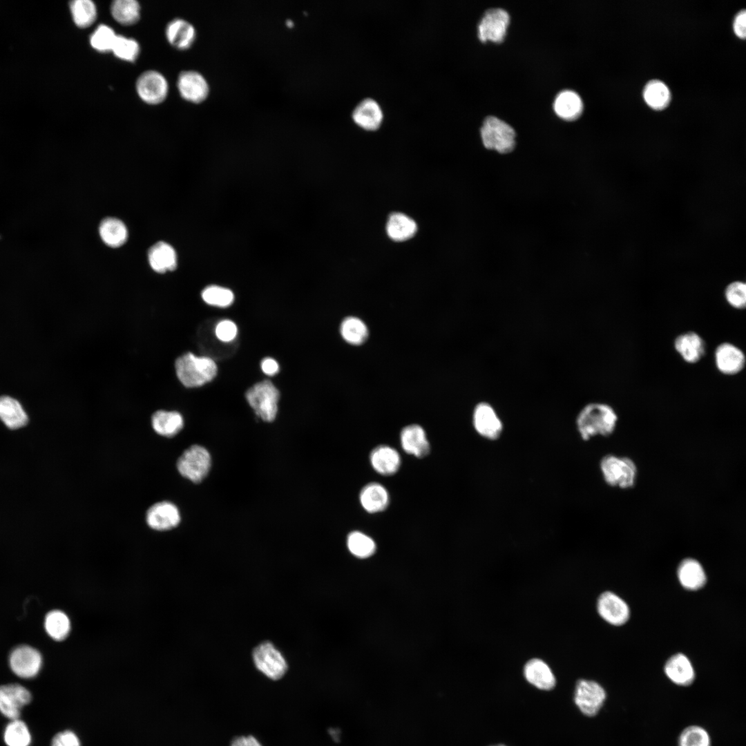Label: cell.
<instances>
[{
    "label": "cell",
    "mask_w": 746,
    "mask_h": 746,
    "mask_svg": "<svg viewBox=\"0 0 746 746\" xmlns=\"http://www.w3.org/2000/svg\"><path fill=\"white\" fill-rule=\"evenodd\" d=\"M746 12L745 10L739 11L733 23L734 33L739 38L745 39L746 36Z\"/></svg>",
    "instance_id": "47"
},
{
    "label": "cell",
    "mask_w": 746,
    "mask_h": 746,
    "mask_svg": "<svg viewBox=\"0 0 746 746\" xmlns=\"http://www.w3.org/2000/svg\"><path fill=\"white\" fill-rule=\"evenodd\" d=\"M175 366L178 379L187 388L200 387L210 382L218 372L213 359L189 352L178 358Z\"/></svg>",
    "instance_id": "2"
},
{
    "label": "cell",
    "mask_w": 746,
    "mask_h": 746,
    "mask_svg": "<svg viewBox=\"0 0 746 746\" xmlns=\"http://www.w3.org/2000/svg\"><path fill=\"white\" fill-rule=\"evenodd\" d=\"M111 51L121 59L133 61L138 56L140 47L135 40L117 35Z\"/></svg>",
    "instance_id": "42"
},
{
    "label": "cell",
    "mask_w": 746,
    "mask_h": 746,
    "mask_svg": "<svg viewBox=\"0 0 746 746\" xmlns=\"http://www.w3.org/2000/svg\"><path fill=\"white\" fill-rule=\"evenodd\" d=\"M574 702L582 714L588 717L595 716L602 708L606 693L597 682L588 679H579L575 682Z\"/></svg>",
    "instance_id": "7"
},
{
    "label": "cell",
    "mask_w": 746,
    "mask_h": 746,
    "mask_svg": "<svg viewBox=\"0 0 746 746\" xmlns=\"http://www.w3.org/2000/svg\"><path fill=\"white\" fill-rule=\"evenodd\" d=\"M3 739L8 746H29L31 734L26 724L18 718L11 720L6 727Z\"/></svg>",
    "instance_id": "38"
},
{
    "label": "cell",
    "mask_w": 746,
    "mask_h": 746,
    "mask_svg": "<svg viewBox=\"0 0 746 746\" xmlns=\"http://www.w3.org/2000/svg\"><path fill=\"white\" fill-rule=\"evenodd\" d=\"M664 671L667 678L678 686H689L695 679V672L689 660L682 653L671 656L666 662Z\"/></svg>",
    "instance_id": "22"
},
{
    "label": "cell",
    "mask_w": 746,
    "mask_h": 746,
    "mask_svg": "<svg viewBox=\"0 0 746 746\" xmlns=\"http://www.w3.org/2000/svg\"><path fill=\"white\" fill-rule=\"evenodd\" d=\"M485 148L506 154L515 146L516 133L514 128L505 121L493 115L486 117L480 128Z\"/></svg>",
    "instance_id": "4"
},
{
    "label": "cell",
    "mask_w": 746,
    "mask_h": 746,
    "mask_svg": "<svg viewBox=\"0 0 746 746\" xmlns=\"http://www.w3.org/2000/svg\"><path fill=\"white\" fill-rule=\"evenodd\" d=\"M51 746H81L77 735L69 730L57 734L52 738Z\"/></svg>",
    "instance_id": "46"
},
{
    "label": "cell",
    "mask_w": 746,
    "mask_h": 746,
    "mask_svg": "<svg viewBox=\"0 0 746 746\" xmlns=\"http://www.w3.org/2000/svg\"><path fill=\"white\" fill-rule=\"evenodd\" d=\"M678 577L682 586L691 591L702 588L707 581L702 566L692 558L685 559L680 563Z\"/></svg>",
    "instance_id": "27"
},
{
    "label": "cell",
    "mask_w": 746,
    "mask_h": 746,
    "mask_svg": "<svg viewBox=\"0 0 746 746\" xmlns=\"http://www.w3.org/2000/svg\"><path fill=\"white\" fill-rule=\"evenodd\" d=\"M262 372L269 376H274L279 371L278 362L272 358H265L261 361Z\"/></svg>",
    "instance_id": "48"
},
{
    "label": "cell",
    "mask_w": 746,
    "mask_h": 746,
    "mask_svg": "<svg viewBox=\"0 0 746 746\" xmlns=\"http://www.w3.org/2000/svg\"><path fill=\"white\" fill-rule=\"evenodd\" d=\"M352 117L359 126L367 130H375L380 126L383 114L377 101L367 97L354 107Z\"/></svg>",
    "instance_id": "21"
},
{
    "label": "cell",
    "mask_w": 746,
    "mask_h": 746,
    "mask_svg": "<svg viewBox=\"0 0 746 746\" xmlns=\"http://www.w3.org/2000/svg\"><path fill=\"white\" fill-rule=\"evenodd\" d=\"M0 419L10 429H18L28 422V416L16 399L3 396L0 397Z\"/></svg>",
    "instance_id": "30"
},
{
    "label": "cell",
    "mask_w": 746,
    "mask_h": 746,
    "mask_svg": "<svg viewBox=\"0 0 746 746\" xmlns=\"http://www.w3.org/2000/svg\"><path fill=\"white\" fill-rule=\"evenodd\" d=\"M246 399L256 414L266 422L273 421L278 412L280 393L268 380L259 382L246 392Z\"/></svg>",
    "instance_id": "5"
},
{
    "label": "cell",
    "mask_w": 746,
    "mask_h": 746,
    "mask_svg": "<svg viewBox=\"0 0 746 746\" xmlns=\"http://www.w3.org/2000/svg\"><path fill=\"white\" fill-rule=\"evenodd\" d=\"M202 298L206 303L218 307H227L234 300L233 293L230 289L217 285L204 289Z\"/></svg>",
    "instance_id": "41"
},
{
    "label": "cell",
    "mask_w": 746,
    "mask_h": 746,
    "mask_svg": "<svg viewBox=\"0 0 746 746\" xmlns=\"http://www.w3.org/2000/svg\"><path fill=\"white\" fill-rule=\"evenodd\" d=\"M523 676L530 685L539 690L551 691L556 686V677L552 668L540 658L534 657L525 662Z\"/></svg>",
    "instance_id": "16"
},
{
    "label": "cell",
    "mask_w": 746,
    "mask_h": 746,
    "mask_svg": "<svg viewBox=\"0 0 746 746\" xmlns=\"http://www.w3.org/2000/svg\"><path fill=\"white\" fill-rule=\"evenodd\" d=\"M491 746H506V745H504L503 744H498V745H491Z\"/></svg>",
    "instance_id": "51"
},
{
    "label": "cell",
    "mask_w": 746,
    "mask_h": 746,
    "mask_svg": "<svg viewBox=\"0 0 746 746\" xmlns=\"http://www.w3.org/2000/svg\"><path fill=\"white\" fill-rule=\"evenodd\" d=\"M727 303L734 309H744L746 306V285L742 281L729 283L724 291Z\"/></svg>",
    "instance_id": "44"
},
{
    "label": "cell",
    "mask_w": 746,
    "mask_h": 746,
    "mask_svg": "<svg viewBox=\"0 0 746 746\" xmlns=\"http://www.w3.org/2000/svg\"><path fill=\"white\" fill-rule=\"evenodd\" d=\"M178 87L182 97L194 103L204 101L209 95V87L205 78L193 70L184 71L178 79Z\"/></svg>",
    "instance_id": "19"
},
{
    "label": "cell",
    "mask_w": 746,
    "mask_h": 746,
    "mask_svg": "<svg viewBox=\"0 0 746 746\" xmlns=\"http://www.w3.org/2000/svg\"><path fill=\"white\" fill-rule=\"evenodd\" d=\"M553 108L560 117L567 121H573L581 115L583 111V102L576 92L566 89L557 95L553 103Z\"/></svg>",
    "instance_id": "25"
},
{
    "label": "cell",
    "mask_w": 746,
    "mask_h": 746,
    "mask_svg": "<svg viewBox=\"0 0 746 746\" xmlns=\"http://www.w3.org/2000/svg\"><path fill=\"white\" fill-rule=\"evenodd\" d=\"M137 93L145 102L156 104L166 97L168 85L165 78L156 71H147L140 76L136 84Z\"/></svg>",
    "instance_id": "17"
},
{
    "label": "cell",
    "mask_w": 746,
    "mask_h": 746,
    "mask_svg": "<svg viewBox=\"0 0 746 746\" xmlns=\"http://www.w3.org/2000/svg\"><path fill=\"white\" fill-rule=\"evenodd\" d=\"M176 466L183 477L198 484L203 481L210 471L211 455L204 447L193 445L179 457Z\"/></svg>",
    "instance_id": "6"
},
{
    "label": "cell",
    "mask_w": 746,
    "mask_h": 746,
    "mask_svg": "<svg viewBox=\"0 0 746 746\" xmlns=\"http://www.w3.org/2000/svg\"><path fill=\"white\" fill-rule=\"evenodd\" d=\"M99 231L103 242L113 248L124 245L128 238V231L125 224L115 218H104L99 224Z\"/></svg>",
    "instance_id": "31"
},
{
    "label": "cell",
    "mask_w": 746,
    "mask_h": 746,
    "mask_svg": "<svg viewBox=\"0 0 746 746\" xmlns=\"http://www.w3.org/2000/svg\"><path fill=\"white\" fill-rule=\"evenodd\" d=\"M216 337L222 342H231L238 334L236 325L230 320H222L218 323L215 329Z\"/></svg>",
    "instance_id": "45"
},
{
    "label": "cell",
    "mask_w": 746,
    "mask_h": 746,
    "mask_svg": "<svg viewBox=\"0 0 746 746\" xmlns=\"http://www.w3.org/2000/svg\"><path fill=\"white\" fill-rule=\"evenodd\" d=\"M140 5L135 0H116L111 5L113 17L124 25L137 22L140 18Z\"/></svg>",
    "instance_id": "37"
},
{
    "label": "cell",
    "mask_w": 746,
    "mask_h": 746,
    "mask_svg": "<svg viewBox=\"0 0 746 746\" xmlns=\"http://www.w3.org/2000/svg\"><path fill=\"white\" fill-rule=\"evenodd\" d=\"M417 229L415 222L401 213L391 214L386 227L388 235L395 241L408 240L415 234Z\"/></svg>",
    "instance_id": "32"
},
{
    "label": "cell",
    "mask_w": 746,
    "mask_h": 746,
    "mask_svg": "<svg viewBox=\"0 0 746 746\" xmlns=\"http://www.w3.org/2000/svg\"><path fill=\"white\" fill-rule=\"evenodd\" d=\"M340 332L347 343L354 345L363 343L368 337V329L365 323L355 316H349L343 319L341 324Z\"/></svg>",
    "instance_id": "35"
},
{
    "label": "cell",
    "mask_w": 746,
    "mask_h": 746,
    "mask_svg": "<svg viewBox=\"0 0 746 746\" xmlns=\"http://www.w3.org/2000/svg\"><path fill=\"white\" fill-rule=\"evenodd\" d=\"M643 97L645 102L653 109L662 110L668 106L671 93L668 86L662 81L653 79L644 88Z\"/></svg>",
    "instance_id": "33"
},
{
    "label": "cell",
    "mask_w": 746,
    "mask_h": 746,
    "mask_svg": "<svg viewBox=\"0 0 746 746\" xmlns=\"http://www.w3.org/2000/svg\"><path fill=\"white\" fill-rule=\"evenodd\" d=\"M714 362L717 370L721 374L734 376L744 369L746 358L740 347L731 343L723 342L716 347Z\"/></svg>",
    "instance_id": "14"
},
{
    "label": "cell",
    "mask_w": 746,
    "mask_h": 746,
    "mask_svg": "<svg viewBox=\"0 0 746 746\" xmlns=\"http://www.w3.org/2000/svg\"><path fill=\"white\" fill-rule=\"evenodd\" d=\"M400 441L403 450L416 457H424L430 452V445L425 432L419 425L412 424L403 428Z\"/></svg>",
    "instance_id": "20"
},
{
    "label": "cell",
    "mask_w": 746,
    "mask_h": 746,
    "mask_svg": "<svg viewBox=\"0 0 746 746\" xmlns=\"http://www.w3.org/2000/svg\"><path fill=\"white\" fill-rule=\"evenodd\" d=\"M359 499L365 510L370 513H376L387 508L389 504V495L383 486L372 482L362 488Z\"/></svg>",
    "instance_id": "26"
},
{
    "label": "cell",
    "mask_w": 746,
    "mask_h": 746,
    "mask_svg": "<svg viewBox=\"0 0 746 746\" xmlns=\"http://www.w3.org/2000/svg\"><path fill=\"white\" fill-rule=\"evenodd\" d=\"M286 23H287V26H289V27H291L293 26V24H294L293 21H291V20H287Z\"/></svg>",
    "instance_id": "50"
},
{
    "label": "cell",
    "mask_w": 746,
    "mask_h": 746,
    "mask_svg": "<svg viewBox=\"0 0 746 746\" xmlns=\"http://www.w3.org/2000/svg\"><path fill=\"white\" fill-rule=\"evenodd\" d=\"M678 746H711L709 732L703 727L690 725L684 728L678 739Z\"/></svg>",
    "instance_id": "40"
},
{
    "label": "cell",
    "mask_w": 746,
    "mask_h": 746,
    "mask_svg": "<svg viewBox=\"0 0 746 746\" xmlns=\"http://www.w3.org/2000/svg\"><path fill=\"white\" fill-rule=\"evenodd\" d=\"M181 521L178 508L172 502L162 501L150 506L146 513V522L152 529L158 531L171 530Z\"/></svg>",
    "instance_id": "13"
},
{
    "label": "cell",
    "mask_w": 746,
    "mask_h": 746,
    "mask_svg": "<svg viewBox=\"0 0 746 746\" xmlns=\"http://www.w3.org/2000/svg\"><path fill=\"white\" fill-rule=\"evenodd\" d=\"M169 43L179 49L189 48L195 38L194 27L188 21L178 19L171 21L166 30Z\"/></svg>",
    "instance_id": "29"
},
{
    "label": "cell",
    "mask_w": 746,
    "mask_h": 746,
    "mask_svg": "<svg viewBox=\"0 0 746 746\" xmlns=\"http://www.w3.org/2000/svg\"><path fill=\"white\" fill-rule=\"evenodd\" d=\"M148 260L151 268L160 274L173 271L177 267L176 252L165 242H158L149 249Z\"/></svg>",
    "instance_id": "24"
},
{
    "label": "cell",
    "mask_w": 746,
    "mask_h": 746,
    "mask_svg": "<svg viewBox=\"0 0 746 746\" xmlns=\"http://www.w3.org/2000/svg\"><path fill=\"white\" fill-rule=\"evenodd\" d=\"M347 546L349 551L358 558L369 557L376 551L374 541L361 531H352L348 535Z\"/></svg>",
    "instance_id": "36"
},
{
    "label": "cell",
    "mask_w": 746,
    "mask_h": 746,
    "mask_svg": "<svg viewBox=\"0 0 746 746\" xmlns=\"http://www.w3.org/2000/svg\"><path fill=\"white\" fill-rule=\"evenodd\" d=\"M9 664L12 672L22 678L36 676L42 664V657L35 648L21 645L15 648L9 656Z\"/></svg>",
    "instance_id": "10"
},
{
    "label": "cell",
    "mask_w": 746,
    "mask_h": 746,
    "mask_svg": "<svg viewBox=\"0 0 746 746\" xmlns=\"http://www.w3.org/2000/svg\"><path fill=\"white\" fill-rule=\"evenodd\" d=\"M44 627L48 635L55 640H64L70 631L68 615L60 610H53L45 617Z\"/></svg>",
    "instance_id": "34"
},
{
    "label": "cell",
    "mask_w": 746,
    "mask_h": 746,
    "mask_svg": "<svg viewBox=\"0 0 746 746\" xmlns=\"http://www.w3.org/2000/svg\"><path fill=\"white\" fill-rule=\"evenodd\" d=\"M117 35L111 28L106 25L99 26L90 38V45L99 52L112 50Z\"/></svg>",
    "instance_id": "43"
},
{
    "label": "cell",
    "mask_w": 746,
    "mask_h": 746,
    "mask_svg": "<svg viewBox=\"0 0 746 746\" xmlns=\"http://www.w3.org/2000/svg\"><path fill=\"white\" fill-rule=\"evenodd\" d=\"M673 347L682 359L689 364L700 361L706 352L705 341L700 334L692 331L677 336Z\"/></svg>",
    "instance_id": "18"
},
{
    "label": "cell",
    "mask_w": 746,
    "mask_h": 746,
    "mask_svg": "<svg viewBox=\"0 0 746 746\" xmlns=\"http://www.w3.org/2000/svg\"><path fill=\"white\" fill-rule=\"evenodd\" d=\"M618 417L611 405L593 402L586 405L576 418V428L581 438L588 441L597 436L607 437L615 430Z\"/></svg>",
    "instance_id": "1"
},
{
    "label": "cell",
    "mask_w": 746,
    "mask_h": 746,
    "mask_svg": "<svg viewBox=\"0 0 746 746\" xmlns=\"http://www.w3.org/2000/svg\"><path fill=\"white\" fill-rule=\"evenodd\" d=\"M151 424L159 435L173 437L182 429L184 420L178 412L158 410L152 415Z\"/></svg>",
    "instance_id": "28"
},
{
    "label": "cell",
    "mask_w": 746,
    "mask_h": 746,
    "mask_svg": "<svg viewBox=\"0 0 746 746\" xmlns=\"http://www.w3.org/2000/svg\"><path fill=\"white\" fill-rule=\"evenodd\" d=\"M370 461L376 472L386 476L396 473L401 465L399 452L394 448L386 445L374 448L370 453Z\"/></svg>",
    "instance_id": "23"
},
{
    "label": "cell",
    "mask_w": 746,
    "mask_h": 746,
    "mask_svg": "<svg viewBox=\"0 0 746 746\" xmlns=\"http://www.w3.org/2000/svg\"><path fill=\"white\" fill-rule=\"evenodd\" d=\"M30 692L19 684L0 686V712L10 720L18 719L21 709L30 702Z\"/></svg>",
    "instance_id": "12"
},
{
    "label": "cell",
    "mask_w": 746,
    "mask_h": 746,
    "mask_svg": "<svg viewBox=\"0 0 746 746\" xmlns=\"http://www.w3.org/2000/svg\"><path fill=\"white\" fill-rule=\"evenodd\" d=\"M253 660L257 669L274 680L280 679L288 668L282 653L269 642H264L254 649Z\"/></svg>",
    "instance_id": "8"
},
{
    "label": "cell",
    "mask_w": 746,
    "mask_h": 746,
    "mask_svg": "<svg viewBox=\"0 0 746 746\" xmlns=\"http://www.w3.org/2000/svg\"><path fill=\"white\" fill-rule=\"evenodd\" d=\"M597 611L606 622L622 625L629 619L630 611L627 603L611 591L601 593L597 600Z\"/></svg>",
    "instance_id": "15"
},
{
    "label": "cell",
    "mask_w": 746,
    "mask_h": 746,
    "mask_svg": "<svg viewBox=\"0 0 746 746\" xmlns=\"http://www.w3.org/2000/svg\"><path fill=\"white\" fill-rule=\"evenodd\" d=\"M472 423L476 432L489 440L498 439L503 432V423L494 408L487 402L476 405L472 413Z\"/></svg>",
    "instance_id": "11"
},
{
    "label": "cell",
    "mask_w": 746,
    "mask_h": 746,
    "mask_svg": "<svg viewBox=\"0 0 746 746\" xmlns=\"http://www.w3.org/2000/svg\"><path fill=\"white\" fill-rule=\"evenodd\" d=\"M230 746H262L253 736H242L234 738Z\"/></svg>",
    "instance_id": "49"
},
{
    "label": "cell",
    "mask_w": 746,
    "mask_h": 746,
    "mask_svg": "<svg viewBox=\"0 0 746 746\" xmlns=\"http://www.w3.org/2000/svg\"><path fill=\"white\" fill-rule=\"evenodd\" d=\"M510 22L508 12L500 8H490L485 11L477 26V35L482 42L491 41L501 43L506 35Z\"/></svg>",
    "instance_id": "9"
},
{
    "label": "cell",
    "mask_w": 746,
    "mask_h": 746,
    "mask_svg": "<svg viewBox=\"0 0 746 746\" xmlns=\"http://www.w3.org/2000/svg\"><path fill=\"white\" fill-rule=\"evenodd\" d=\"M600 468L604 481L611 486L627 489L635 484L637 467L629 457L605 455L600 461Z\"/></svg>",
    "instance_id": "3"
},
{
    "label": "cell",
    "mask_w": 746,
    "mask_h": 746,
    "mask_svg": "<svg viewBox=\"0 0 746 746\" xmlns=\"http://www.w3.org/2000/svg\"><path fill=\"white\" fill-rule=\"evenodd\" d=\"M70 8L74 22L80 28L90 26L96 19V7L90 0L73 1Z\"/></svg>",
    "instance_id": "39"
}]
</instances>
